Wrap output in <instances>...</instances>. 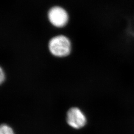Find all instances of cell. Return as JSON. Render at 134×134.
I'll return each mask as SVG.
<instances>
[{
  "label": "cell",
  "mask_w": 134,
  "mask_h": 134,
  "mask_svg": "<svg viewBox=\"0 0 134 134\" xmlns=\"http://www.w3.org/2000/svg\"><path fill=\"white\" fill-rule=\"evenodd\" d=\"M48 46L51 54L58 57H66L71 51V41L64 35L54 37L49 41Z\"/></svg>",
  "instance_id": "obj_1"
},
{
  "label": "cell",
  "mask_w": 134,
  "mask_h": 134,
  "mask_svg": "<svg viewBox=\"0 0 134 134\" xmlns=\"http://www.w3.org/2000/svg\"><path fill=\"white\" fill-rule=\"evenodd\" d=\"M66 122L74 129H81L87 124V118L84 112L79 107H72L67 111Z\"/></svg>",
  "instance_id": "obj_2"
},
{
  "label": "cell",
  "mask_w": 134,
  "mask_h": 134,
  "mask_svg": "<svg viewBox=\"0 0 134 134\" xmlns=\"http://www.w3.org/2000/svg\"><path fill=\"white\" fill-rule=\"evenodd\" d=\"M48 19L55 27H62L67 24L69 16L66 10L60 7H54L49 10Z\"/></svg>",
  "instance_id": "obj_3"
},
{
  "label": "cell",
  "mask_w": 134,
  "mask_h": 134,
  "mask_svg": "<svg viewBox=\"0 0 134 134\" xmlns=\"http://www.w3.org/2000/svg\"><path fill=\"white\" fill-rule=\"evenodd\" d=\"M0 134H15L13 129L6 124H3L0 127Z\"/></svg>",
  "instance_id": "obj_4"
},
{
  "label": "cell",
  "mask_w": 134,
  "mask_h": 134,
  "mask_svg": "<svg viewBox=\"0 0 134 134\" xmlns=\"http://www.w3.org/2000/svg\"><path fill=\"white\" fill-rule=\"evenodd\" d=\"M5 80V72L3 71L2 68L0 69V82L1 84H2Z\"/></svg>",
  "instance_id": "obj_5"
}]
</instances>
